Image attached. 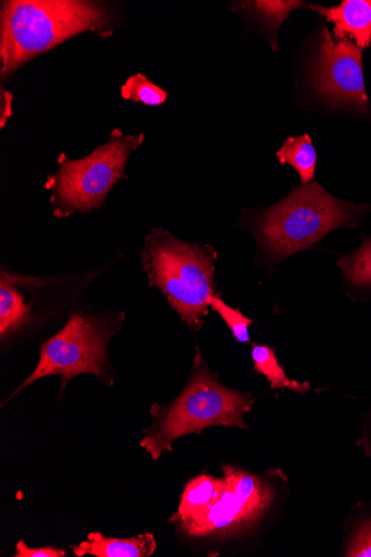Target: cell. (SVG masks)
<instances>
[{
	"mask_svg": "<svg viewBox=\"0 0 371 557\" xmlns=\"http://www.w3.org/2000/svg\"><path fill=\"white\" fill-rule=\"evenodd\" d=\"M111 20L100 3L17 0L2 5V77L29 60L86 30L106 32Z\"/></svg>",
	"mask_w": 371,
	"mask_h": 557,
	"instance_id": "6da1fadb",
	"label": "cell"
},
{
	"mask_svg": "<svg viewBox=\"0 0 371 557\" xmlns=\"http://www.w3.org/2000/svg\"><path fill=\"white\" fill-rule=\"evenodd\" d=\"M253 403L251 394L221 384L197 351L191 379L182 394L168 408L152 407L154 423L140 446L157 461L163 451H173L176 440L199 434L207 428L237 426L247 430L244 417Z\"/></svg>",
	"mask_w": 371,
	"mask_h": 557,
	"instance_id": "7a4b0ae2",
	"label": "cell"
},
{
	"mask_svg": "<svg viewBox=\"0 0 371 557\" xmlns=\"http://www.w3.org/2000/svg\"><path fill=\"white\" fill-rule=\"evenodd\" d=\"M217 259L213 247L182 242L163 230H154L146 242L143 262L151 285L195 331L201 329L217 296Z\"/></svg>",
	"mask_w": 371,
	"mask_h": 557,
	"instance_id": "3957f363",
	"label": "cell"
},
{
	"mask_svg": "<svg viewBox=\"0 0 371 557\" xmlns=\"http://www.w3.org/2000/svg\"><path fill=\"white\" fill-rule=\"evenodd\" d=\"M369 208L341 200L316 183L304 184L257 220V237L281 261L341 227H356Z\"/></svg>",
	"mask_w": 371,
	"mask_h": 557,
	"instance_id": "277c9868",
	"label": "cell"
},
{
	"mask_svg": "<svg viewBox=\"0 0 371 557\" xmlns=\"http://www.w3.org/2000/svg\"><path fill=\"white\" fill-rule=\"evenodd\" d=\"M143 139L144 135L125 136L116 129L108 144L86 159L62 162L60 171L48 177L55 215L64 219L77 211L99 209L124 176L127 160Z\"/></svg>",
	"mask_w": 371,
	"mask_h": 557,
	"instance_id": "5b68a950",
	"label": "cell"
},
{
	"mask_svg": "<svg viewBox=\"0 0 371 557\" xmlns=\"http://www.w3.org/2000/svg\"><path fill=\"white\" fill-rule=\"evenodd\" d=\"M113 334L98 320L74 314L62 331L42 344L36 370L13 396L49 375H61L63 389L81 374H94L108 382V346Z\"/></svg>",
	"mask_w": 371,
	"mask_h": 557,
	"instance_id": "8992f818",
	"label": "cell"
},
{
	"mask_svg": "<svg viewBox=\"0 0 371 557\" xmlns=\"http://www.w3.org/2000/svg\"><path fill=\"white\" fill-rule=\"evenodd\" d=\"M226 486L208 511L182 531L194 537L230 536L251 528L275 499L273 487L247 472L224 467Z\"/></svg>",
	"mask_w": 371,
	"mask_h": 557,
	"instance_id": "52a82bcc",
	"label": "cell"
},
{
	"mask_svg": "<svg viewBox=\"0 0 371 557\" xmlns=\"http://www.w3.org/2000/svg\"><path fill=\"white\" fill-rule=\"evenodd\" d=\"M312 86L318 96L337 108H348L368 113L362 49L354 41H335L324 26L317 49Z\"/></svg>",
	"mask_w": 371,
	"mask_h": 557,
	"instance_id": "ba28073f",
	"label": "cell"
},
{
	"mask_svg": "<svg viewBox=\"0 0 371 557\" xmlns=\"http://www.w3.org/2000/svg\"><path fill=\"white\" fill-rule=\"evenodd\" d=\"M334 25L337 41L354 39L361 49L371 45V0H344L339 7L308 5Z\"/></svg>",
	"mask_w": 371,
	"mask_h": 557,
	"instance_id": "9c48e42d",
	"label": "cell"
},
{
	"mask_svg": "<svg viewBox=\"0 0 371 557\" xmlns=\"http://www.w3.org/2000/svg\"><path fill=\"white\" fill-rule=\"evenodd\" d=\"M152 534H141L131 539H116L100 533H90L86 541L73 546L76 556L96 557H148L156 550Z\"/></svg>",
	"mask_w": 371,
	"mask_h": 557,
	"instance_id": "30bf717a",
	"label": "cell"
},
{
	"mask_svg": "<svg viewBox=\"0 0 371 557\" xmlns=\"http://www.w3.org/2000/svg\"><path fill=\"white\" fill-rule=\"evenodd\" d=\"M225 486V479L219 480L206 474L191 480L182 495L178 512L172 522L183 527L202 517L219 500Z\"/></svg>",
	"mask_w": 371,
	"mask_h": 557,
	"instance_id": "8fae6325",
	"label": "cell"
},
{
	"mask_svg": "<svg viewBox=\"0 0 371 557\" xmlns=\"http://www.w3.org/2000/svg\"><path fill=\"white\" fill-rule=\"evenodd\" d=\"M32 319L24 295L5 272L0 282V336L3 339L24 327Z\"/></svg>",
	"mask_w": 371,
	"mask_h": 557,
	"instance_id": "7c38bea8",
	"label": "cell"
},
{
	"mask_svg": "<svg viewBox=\"0 0 371 557\" xmlns=\"http://www.w3.org/2000/svg\"><path fill=\"white\" fill-rule=\"evenodd\" d=\"M251 358L255 371L267 377L272 388H289L298 393H306L311 388L309 383H299L286 375L276 358L275 349L269 346L253 345Z\"/></svg>",
	"mask_w": 371,
	"mask_h": 557,
	"instance_id": "4fadbf2b",
	"label": "cell"
},
{
	"mask_svg": "<svg viewBox=\"0 0 371 557\" xmlns=\"http://www.w3.org/2000/svg\"><path fill=\"white\" fill-rule=\"evenodd\" d=\"M281 163L292 165L302 184H309L314 176L317 154L309 135L290 137L276 154Z\"/></svg>",
	"mask_w": 371,
	"mask_h": 557,
	"instance_id": "5bb4252c",
	"label": "cell"
},
{
	"mask_svg": "<svg viewBox=\"0 0 371 557\" xmlns=\"http://www.w3.org/2000/svg\"><path fill=\"white\" fill-rule=\"evenodd\" d=\"M338 265L348 284L356 288L371 289V237L363 236L360 247L341 258Z\"/></svg>",
	"mask_w": 371,
	"mask_h": 557,
	"instance_id": "9a60e30c",
	"label": "cell"
},
{
	"mask_svg": "<svg viewBox=\"0 0 371 557\" xmlns=\"http://www.w3.org/2000/svg\"><path fill=\"white\" fill-rule=\"evenodd\" d=\"M122 96L126 100L136 101V103L159 107L165 103L169 94L152 84L145 75L137 74L129 77L122 87Z\"/></svg>",
	"mask_w": 371,
	"mask_h": 557,
	"instance_id": "2e32d148",
	"label": "cell"
},
{
	"mask_svg": "<svg viewBox=\"0 0 371 557\" xmlns=\"http://www.w3.org/2000/svg\"><path fill=\"white\" fill-rule=\"evenodd\" d=\"M210 308L220 314L239 343H250L249 327L253 324L252 320L227 306L219 295L210 300Z\"/></svg>",
	"mask_w": 371,
	"mask_h": 557,
	"instance_id": "e0dca14e",
	"label": "cell"
},
{
	"mask_svg": "<svg viewBox=\"0 0 371 557\" xmlns=\"http://www.w3.org/2000/svg\"><path fill=\"white\" fill-rule=\"evenodd\" d=\"M252 12L269 25L270 28L277 30L279 26L289 15V13L302 7L301 2H253L247 3Z\"/></svg>",
	"mask_w": 371,
	"mask_h": 557,
	"instance_id": "ac0fdd59",
	"label": "cell"
},
{
	"mask_svg": "<svg viewBox=\"0 0 371 557\" xmlns=\"http://www.w3.org/2000/svg\"><path fill=\"white\" fill-rule=\"evenodd\" d=\"M345 556L371 557V518L360 521L355 527Z\"/></svg>",
	"mask_w": 371,
	"mask_h": 557,
	"instance_id": "d6986e66",
	"label": "cell"
},
{
	"mask_svg": "<svg viewBox=\"0 0 371 557\" xmlns=\"http://www.w3.org/2000/svg\"><path fill=\"white\" fill-rule=\"evenodd\" d=\"M65 550L51 546L32 548L24 541L16 545L15 557H65Z\"/></svg>",
	"mask_w": 371,
	"mask_h": 557,
	"instance_id": "ffe728a7",
	"label": "cell"
},
{
	"mask_svg": "<svg viewBox=\"0 0 371 557\" xmlns=\"http://www.w3.org/2000/svg\"><path fill=\"white\" fill-rule=\"evenodd\" d=\"M12 115V95L10 91L2 89V128L5 126L7 120Z\"/></svg>",
	"mask_w": 371,
	"mask_h": 557,
	"instance_id": "44dd1931",
	"label": "cell"
}]
</instances>
